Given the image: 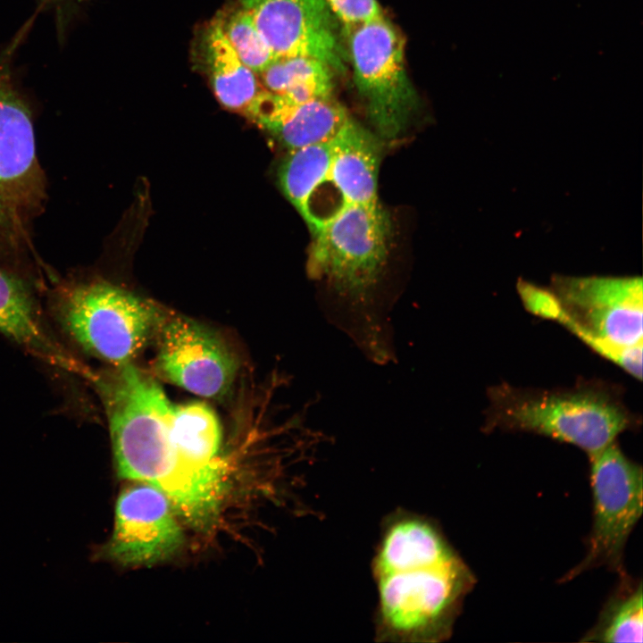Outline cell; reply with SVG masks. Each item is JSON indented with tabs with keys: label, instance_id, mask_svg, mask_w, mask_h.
I'll use <instances>...</instances> for the list:
<instances>
[{
	"label": "cell",
	"instance_id": "6da1fadb",
	"mask_svg": "<svg viewBox=\"0 0 643 643\" xmlns=\"http://www.w3.org/2000/svg\"><path fill=\"white\" fill-rule=\"evenodd\" d=\"M372 570L379 641L428 643L450 636L472 578L432 522L405 510L388 515Z\"/></svg>",
	"mask_w": 643,
	"mask_h": 643
},
{
	"label": "cell",
	"instance_id": "7a4b0ae2",
	"mask_svg": "<svg viewBox=\"0 0 643 643\" xmlns=\"http://www.w3.org/2000/svg\"><path fill=\"white\" fill-rule=\"evenodd\" d=\"M113 367L93 382L106 410L119 477L159 489L188 523L205 525L216 502L187 470L173 445L174 404L158 381L133 363Z\"/></svg>",
	"mask_w": 643,
	"mask_h": 643
},
{
	"label": "cell",
	"instance_id": "3957f363",
	"mask_svg": "<svg viewBox=\"0 0 643 643\" xmlns=\"http://www.w3.org/2000/svg\"><path fill=\"white\" fill-rule=\"evenodd\" d=\"M487 395L485 430L531 432L574 445L589 456L639 422L621 388L599 380L551 389L500 384Z\"/></svg>",
	"mask_w": 643,
	"mask_h": 643
},
{
	"label": "cell",
	"instance_id": "277c9868",
	"mask_svg": "<svg viewBox=\"0 0 643 643\" xmlns=\"http://www.w3.org/2000/svg\"><path fill=\"white\" fill-rule=\"evenodd\" d=\"M66 335L113 366L132 363L153 338L162 308L104 280L75 284L54 304Z\"/></svg>",
	"mask_w": 643,
	"mask_h": 643
},
{
	"label": "cell",
	"instance_id": "5b68a950",
	"mask_svg": "<svg viewBox=\"0 0 643 643\" xmlns=\"http://www.w3.org/2000/svg\"><path fill=\"white\" fill-rule=\"evenodd\" d=\"M354 82L378 134L397 138L418 107L408 77L405 39L386 17L345 34Z\"/></svg>",
	"mask_w": 643,
	"mask_h": 643
},
{
	"label": "cell",
	"instance_id": "8992f818",
	"mask_svg": "<svg viewBox=\"0 0 643 643\" xmlns=\"http://www.w3.org/2000/svg\"><path fill=\"white\" fill-rule=\"evenodd\" d=\"M593 526L588 552L568 579L597 566L617 569L629 536L642 514L643 472L614 441L589 456Z\"/></svg>",
	"mask_w": 643,
	"mask_h": 643
},
{
	"label": "cell",
	"instance_id": "52a82bcc",
	"mask_svg": "<svg viewBox=\"0 0 643 643\" xmlns=\"http://www.w3.org/2000/svg\"><path fill=\"white\" fill-rule=\"evenodd\" d=\"M550 288L578 338L589 336L621 346L643 342V284L639 276L554 275Z\"/></svg>",
	"mask_w": 643,
	"mask_h": 643
},
{
	"label": "cell",
	"instance_id": "ba28073f",
	"mask_svg": "<svg viewBox=\"0 0 643 643\" xmlns=\"http://www.w3.org/2000/svg\"><path fill=\"white\" fill-rule=\"evenodd\" d=\"M153 338L154 367L169 382L207 398L231 388L237 363L211 330L184 315L162 309Z\"/></svg>",
	"mask_w": 643,
	"mask_h": 643
},
{
	"label": "cell",
	"instance_id": "9c48e42d",
	"mask_svg": "<svg viewBox=\"0 0 643 643\" xmlns=\"http://www.w3.org/2000/svg\"><path fill=\"white\" fill-rule=\"evenodd\" d=\"M275 58L306 56L346 70L339 23L325 0H238Z\"/></svg>",
	"mask_w": 643,
	"mask_h": 643
},
{
	"label": "cell",
	"instance_id": "30bf717a",
	"mask_svg": "<svg viewBox=\"0 0 643 643\" xmlns=\"http://www.w3.org/2000/svg\"><path fill=\"white\" fill-rule=\"evenodd\" d=\"M167 496L146 483L125 489L118 497L112 537L104 555L123 565H146L172 555L183 532Z\"/></svg>",
	"mask_w": 643,
	"mask_h": 643
},
{
	"label": "cell",
	"instance_id": "8fae6325",
	"mask_svg": "<svg viewBox=\"0 0 643 643\" xmlns=\"http://www.w3.org/2000/svg\"><path fill=\"white\" fill-rule=\"evenodd\" d=\"M245 116L276 136L289 150L332 140L351 118L333 96L291 104L265 88Z\"/></svg>",
	"mask_w": 643,
	"mask_h": 643
},
{
	"label": "cell",
	"instance_id": "7c38bea8",
	"mask_svg": "<svg viewBox=\"0 0 643 643\" xmlns=\"http://www.w3.org/2000/svg\"><path fill=\"white\" fill-rule=\"evenodd\" d=\"M329 173L310 195L331 193L338 208L377 203V178L380 159L379 138L352 117L331 140Z\"/></svg>",
	"mask_w": 643,
	"mask_h": 643
},
{
	"label": "cell",
	"instance_id": "4fadbf2b",
	"mask_svg": "<svg viewBox=\"0 0 643 643\" xmlns=\"http://www.w3.org/2000/svg\"><path fill=\"white\" fill-rule=\"evenodd\" d=\"M38 173L30 112L0 71V191L21 202L37 188Z\"/></svg>",
	"mask_w": 643,
	"mask_h": 643
},
{
	"label": "cell",
	"instance_id": "5bb4252c",
	"mask_svg": "<svg viewBox=\"0 0 643 643\" xmlns=\"http://www.w3.org/2000/svg\"><path fill=\"white\" fill-rule=\"evenodd\" d=\"M0 332L42 361L89 380L95 376L50 336L29 285L3 271H0Z\"/></svg>",
	"mask_w": 643,
	"mask_h": 643
},
{
	"label": "cell",
	"instance_id": "9a60e30c",
	"mask_svg": "<svg viewBox=\"0 0 643 643\" xmlns=\"http://www.w3.org/2000/svg\"><path fill=\"white\" fill-rule=\"evenodd\" d=\"M203 36L204 57L217 100L223 107L245 115L264 89L258 75L240 60L218 18L208 24Z\"/></svg>",
	"mask_w": 643,
	"mask_h": 643
},
{
	"label": "cell",
	"instance_id": "2e32d148",
	"mask_svg": "<svg viewBox=\"0 0 643 643\" xmlns=\"http://www.w3.org/2000/svg\"><path fill=\"white\" fill-rule=\"evenodd\" d=\"M335 71L327 63L306 56L275 58L258 74L263 88L291 104L332 96Z\"/></svg>",
	"mask_w": 643,
	"mask_h": 643
},
{
	"label": "cell",
	"instance_id": "e0dca14e",
	"mask_svg": "<svg viewBox=\"0 0 643 643\" xmlns=\"http://www.w3.org/2000/svg\"><path fill=\"white\" fill-rule=\"evenodd\" d=\"M331 157L330 140L292 149L283 161L279 171L280 188L298 212L327 177Z\"/></svg>",
	"mask_w": 643,
	"mask_h": 643
},
{
	"label": "cell",
	"instance_id": "ac0fdd59",
	"mask_svg": "<svg viewBox=\"0 0 643 643\" xmlns=\"http://www.w3.org/2000/svg\"><path fill=\"white\" fill-rule=\"evenodd\" d=\"M642 587L614 599L596 628L585 639L600 642H641L643 636Z\"/></svg>",
	"mask_w": 643,
	"mask_h": 643
},
{
	"label": "cell",
	"instance_id": "d6986e66",
	"mask_svg": "<svg viewBox=\"0 0 643 643\" xmlns=\"http://www.w3.org/2000/svg\"><path fill=\"white\" fill-rule=\"evenodd\" d=\"M217 18L240 60L257 75L275 59L252 19L239 5Z\"/></svg>",
	"mask_w": 643,
	"mask_h": 643
},
{
	"label": "cell",
	"instance_id": "ffe728a7",
	"mask_svg": "<svg viewBox=\"0 0 643 643\" xmlns=\"http://www.w3.org/2000/svg\"><path fill=\"white\" fill-rule=\"evenodd\" d=\"M516 289L523 307L530 313L560 323L564 312L558 296L550 287L539 286L520 278Z\"/></svg>",
	"mask_w": 643,
	"mask_h": 643
},
{
	"label": "cell",
	"instance_id": "44dd1931",
	"mask_svg": "<svg viewBox=\"0 0 643 643\" xmlns=\"http://www.w3.org/2000/svg\"><path fill=\"white\" fill-rule=\"evenodd\" d=\"M344 35L351 29L382 19L383 10L377 0H325Z\"/></svg>",
	"mask_w": 643,
	"mask_h": 643
},
{
	"label": "cell",
	"instance_id": "7402d4cb",
	"mask_svg": "<svg viewBox=\"0 0 643 643\" xmlns=\"http://www.w3.org/2000/svg\"><path fill=\"white\" fill-rule=\"evenodd\" d=\"M8 203L9 200L0 191V236L12 226V213Z\"/></svg>",
	"mask_w": 643,
	"mask_h": 643
}]
</instances>
